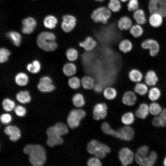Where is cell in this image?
<instances>
[{"label": "cell", "mask_w": 166, "mask_h": 166, "mask_svg": "<svg viewBox=\"0 0 166 166\" xmlns=\"http://www.w3.org/2000/svg\"><path fill=\"white\" fill-rule=\"evenodd\" d=\"M41 68L40 63L37 60L34 61L32 63H29L26 66L27 70L33 73H38L40 70Z\"/></svg>", "instance_id": "obj_37"}, {"label": "cell", "mask_w": 166, "mask_h": 166, "mask_svg": "<svg viewBox=\"0 0 166 166\" xmlns=\"http://www.w3.org/2000/svg\"><path fill=\"white\" fill-rule=\"evenodd\" d=\"M72 101L74 105L77 107L83 106L85 103L84 96L80 93H76L73 96Z\"/></svg>", "instance_id": "obj_36"}, {"label": "cell", "mask_w": 166, "mask_h": 166, "mask_svg": "<svg viewBox=\"0 0 166 166\" xmlns=\"http://www.w3.org/2000/svg\"><path fill=\"white\" fill-rule=\"evenodd\" d=\"M152 125L157 127H163L165 126V121L160 116L154 117L152 120Z\"/></svg>", "instance_id": "obj_47"}, {"label": "cell", "mask_w": 166, "mask_h": 166, "mask_svg": "<svg viewBox=\"0 0 166 166\" xmlns=\"http://www.w3.org/2000/svg\"><path fill=\"white\" fill-rule=\"evenodd\" d=\"M149 113L154 116L160 114L162 110L160 105L156 101L152 102L149 105Z\"/></svg>", "instance_id": "obj_38"}, {"label": "cell", "mask_w": 166, "mask_h": 166, "mask_svg": "<svg viewBox=\"0 0 166 166\" xmlns=\"http://www.w3.org/2000/svg\"><path fill=\"white\" fill-rule=\"evenodd\" d=\"M61 28L65 33H69L75 28L77 23L76 17L70 14H66L62 17Z\"/></svg>", "instance_id": "obj_8"}, {"label": "cell", "mask_w": 166, "mask_h": 166, "mask_svg": "<svg viewBox=\"0 0 166 166\" xmlns=\"http://www.w3.org/2000/svg\"><path fill=\"white\" fill-rule=\"evenodd\" d=\"M15 81L16 83L20 86L26 85L29 81L28 76L25 73L21 72L18 73L15 76Z\"/></svg>", "instance_id": "obj_32"}, {"label": "cell", "mask_w": 166, "mask_h": 166, "mask_svg": "<svg viewBox=\"0 0 166 166\" xmlns=\"http://www.w3.org/2000/svg\"><path fill=\"white\" fill-rule=\"evenodd\" d=\"M133 17L137 24L142 25L146 23L147 18L144 11L141 9H138L133 12Z\"/></svg>", "instance_id": "obj_26"}, {"label": "cell", "mask_w": 166, "mask_h": 166, "mask_svg": "<svg viewBox=\"0 0 166 166\" xmlns=\"http://www.w3.org/2000/svg\"><path fill=\"white\" fill-rule=\"evenodd\" d=\"M23 152L29 155L30 163L34 166H41L46 160V153L44 148L39 144H28L24 148Z\"/></svg>", "instance_id": "obj_1"}, {"label": "cell", "mask_w": 166, "mask_h": 166, "mask_svg": "<svg viewBox=\"0 0 166 166\" xmlns=\"http://www.w3.org/2000/svg\"><path fill=\"white\" fill-rule=\"evenodd\" d=\"M147 95L152 102L157 101L160 98L162 92L160 89L156 85L149 87Z\"/></svg>", "instance_id": "obj_22"}, {"label": "cell", "mask_w": 166, "mask_h": 166, "mask_svg": "<svg viewBox=\"0 0 166 166\" xmlns=\"http://www.w3.org/2000/svg\"><path fill=\"white\" fill-rule=\"evenodd\" d=\"M144 74L140 69L133 68L129 71L128 77L130 81L135 84L143 81Z\"/></svg>", "instance_id": "obj_20"}, {"label": "cell", "mask_w": 166, "mask_h": 166, "mask_svg": "<svg viewBox=\"0 0 166 166\" xmlns=\"http://www.w3.org/2000/svg\"><path fill=\"white\" fill-rule=\"evenodd\" d=\"M135 121V116L132 113L127 112L123 115L121 121L124 124L128 125L132 124Z\"/></svg>", "instance_id": "obj_35"}, {"label": "cell", "mask_w": 166, "mask_h": 166, "mask_svg": "<svg viewBox=\"0 0 166 166\" xmlns=\"http://www.w3.org/2000/svg\"><path fill=\"white\" fill-rule=\"evenodd\" d=\"M6 36L12 41L14 45L17 46L20 45L22 37L19 33L14 31H11L7 33Z\"/></svg>", "instance_id": "obj_29"}, {"label": "cell", "mask_w": 166, "mask_h": 166, "mask_svg": "<svg viewBox=\"0 0 166 166\" xmlns=\"http://www.w3.org/2000/svg\"><path fill=\"white\" fill-rule=\"evenodd\" d=\"M66 55L69 60L70 61H74L78 58V53L76 49L73 48H71L67 50Z\"/></svg>", "instance_id": "obj_40"}, {"label": "cell", "mask_w": 166, "mask_h": 166, "mask_svg": "<svg viewBox=\"0 0 166 166\" xmlns=\"http://www.w3.org/2000/svg\"><path fill=\"white\" fill-rule=\"evenodd\" d=\"M118 158L122 164L126 166L132 163L135 159V155L130 149L124 147L119 151Z\"/></svg>", "instance_id": "obj_11"}, {"label": "cell", "mask_w": 166, "mask_h": 166, "mask_svg": "<svg viewBox=\"0 0 166 166\" xmlns=\"http://www.w3.org/2000/svg\"><path fill=\"white\" fill-rule=\"evenodd\" d=\"M122 3H126L129 0H120Z\"/></svg>", "instance_id": "obj_56"}, {"label": "cell", "mask_w": 166, "mask_h": 166, "mask_svg": "<svg viewBox=\"0 0 166 166\" xmlns=\"http://www.w3.org/2000/svg\"><path fill=\"white\" fill-rule=\"evenodd\" d=\"M68 83L69 86L71 88L75 89L79 88L81 82L78 77H73L69 79Z\"/></svg>", "instance_id": "obj_44"}, {"label": "cell", "mask_w": 166, "mask_h": 166, "mask_svg": "<svg viewBox=\"0 0 166 166\" xmlns=\"http://www.w3.org/2000/svg\"><path fill=\"white\" fill-rule=\"evenodd\" d=\"M81 82L83 87L87 89L93 88L95 85L94 79L89 76L83 77L81 79Z\"/></svg>", "instance_id": "obj_34"}, {"label": "cell", "mask_w": 166, "mask_h": 166, "mask_svg": "<svg viewBox=\"0 0 166 166\" xmlns=\"http://www.w3.org/2000/svg\"><path fill=\"white\" fill-rule=\"evenodd\" d=\"M148 166L153 165L156 162L157 159V153L154 151L151 152L148 155Z\"/></svg>", "instance_id": "obj_48"}, {"label": "cell", "mask_w": 166, "mask_h": 166, "mask_svg": "<svg viewBox=\"0 0 166 166\" xmlns=\"http://www.w3.org/2000/svg\"><path fill=\"white\" fill-rule=\"evenodd\" d=\"M149 113V105L145 102L140 103L135 112L136 116L141 119H144L148 116Z\"/></svg>", "instance_id": "obj_23"}, {"label": "cell", "mask_w": 166, "mask_h": 166, "mask_svg": "<svg viewBox=\"0 0 166 166\" xmlns=\"http://www.w3.org/2000/svg\"><path fill=\"white\" fill-rule=\"evenodd\" d=\"M57 22V20L55 17L52 15L46 16L44 20V26L47 28L53 29L54 28Z\"/></svg>", "instance_id": "obj_33"}, {"label": "cell", "mask_w": 166, "mask_h": 166, "mask_svg": "<svg viewBox=\"0 0 166 166\" xmlns=\"http://www.w3.org/2000/svg\"><path fill=\"white\" fill-rule=\"evenodd\" d=\"M16 98L18 101L23 104L29 103L31 100L30 93L27 90L19 92L16 95Z\"/></svg>", "instance_id": "obj_30"}, {"label": "cell", "mask_w": 166, "mask_h": 166, "mask_svg": "<svg viewBox=\"0 0 166 166\" xmlns=\"http://www.w3.org/2000/svg\"><path fill=\"white\" fill-rule=\"evenodd\" d=\"M68 132L67 126L61 123H57L54 125L49 127L46 131L48 136L47 144L51 147L61 144L63 143V140L61 136L67 134Z\"/></svg>", "instance_id": "obj_2"}, {"label": "cell", "mask_w": 166, "mask_h": 166, "mask_svg": "<svg viewBox=\"0 0 166 166\" xmlns=\"http://www.w3.org/2000/svg\"><path fill=\"white\" fill-rule=\"evenodd\" d=\"M137 95L133 91L125 92L122 97V102L124 105L132 106L135 105L137 101Z\"/></svg>", "instance_id": "obj_17"}, {"label": "cell", "mask_w": 166, "mask_h": 166, "mask_svg": "<svg viewBox=\"0 0 166 166\" xmlns=\"http://www.w3.org/2000/svg\"><path fill=\"white\" fill-rule=\"evenodd\" d=\"M134 134V129L131 127L126 125L116 131L114 136L123 140L130 141L133 139Z\"/></svg>", "instance_id": "obj_10"}, {"label": "cell", "mask_w": 166, "mask_h": 166, "mask_svg": "<svg viewBox=\"0 0 166 166\" xmlns=\"http://www.w3.org/2000/svg\"><path fill=\"white\" fill-rule=\"evenodd\" d=\"M138 0H129L126 3V6L129 12H134L138 9Z\"/></svg>", "instance_id": "obj_43"}, {"label": "cell", "mask_w": 166, "mask_h": 166, "mask_svg": "<svg viewBox=\"0 0 166 166\" xmlns=\"http://www.w3.org/2000/svg\"><path fill=\"white\" fill-rule=\"evenodd\" d=\"M10 54L9 50L5 48L2 47L0 49V62L4 63L8 60V57Z\"/></svg>", "instance_id": "obj_45"}, {"label": "cell", "mask_w": 166, "mask_h": 166, "mask_svg": "<svg viewBox=\"0 0 166 166\" xmlns=\"http://www.w3.org/2000/svg\"><path fill=\"white\" fill-rule=\"evenodd\" d=\"M12 118L10 115L8 113H5L0 116V121L1 123L4 124H7L10 122Z\"/></svg>", "instance_id": "obj_51"}, {"label": "cell", "mask_w": 166, "mask_h": 166, "mask_svg": "<svg viewBox=\"0 0 166 166\" xmlns=\"http://www.w3.org/2000/svg\"><path fill=\"white\" fill-rule=\"evenodd\" d=\"M94 1L97 2H102L105 1V0H93Z\"/></svg>", "instance_id": "obj_57"}, {"label": "cell", "mask_w": 166, "mask_h": 166, "mask_svg": "<svg viewBox=\"0 0 166 166\" xmlns=\"http://www.w3.org/2000/svg\"><path fill=\"white\" fill-rule=\"evenodd\" d=\"M141 48L148 50L149 55L152 57H155L159 54L160 47L158 42L155 39L147 38L142 41L140 44Z\"/></svg>", "instance_id": "obj_6"}, {"label": "cell", "mask_w": 166, "mask_h": 166, "mask_svg": "<svg viewBox=\"0 0 166 166\" xmlns=\"http://www.w3.org/2000/svg\"><path fill=\"white\" fill-rule=\"evenodd\" d=\"M14 111L15 114L19 117L24 116L26 113V110L25 108L21 105H18L16 107Z\"/></svg>", "instance_id": "obj_50"}, {"label": "cell", "mask_w": 166, "mask_h": 166, "mask_svg": "<svg viewBox=\"0 0 166 166\" xmlns=\"http://www.w3.org/2000/svg\"><path fill=\"white\" fill-rule=\"evenodd\" d=\"M5 133L9 136L10 140L15 142L18 140L21 136L20 131L17 127L13 125H9L4 129Z\"/></svg>", "instance_id": "obj_18"}, {"label": "cell", "mask_w": 166, "mask_h": 166, "mask_svg": "<svg viewBox=\"0 0 166 166\" xmlns=\"http://www.w3.org/2000/svg\"><path fill=\"white\" fill-rule=\"evenodd\" d=\"M107 106L106 105L103 103L96 104L93 109V117L96 120L104 118L107 115Z\"/></svg>", "instance_id": "obj_14"}, {"label": "cell", "mask_w": 166, "mask_h": 166, "mask_svg": "<svg viewBox=\"0 0 166 166\" xmlns=\"http://www.w3.org/2000/svg\"><path fill=\"white\" fill-rule=\"evenodd\" d=\"M148 8L150 14L157 13L166 17V0H149Z\"/></svg>", "instance_id": "obj_7"}, {"label": "cell", "mask_w": 166, "mask_h": 166, "mask_svg": "<svg viewBox=\"0 0 166 166\" xmlns=\"http://www.w3.org/2000/svg\"><path fill=\"white\" fill-rule=\"evenodd\" d=\"M117 25L118 28L122 31L129 30L133 25L132 20L127 15L121 16L118 20Z\"/></svg>", "instance_id": "obj_19"}, {"label": "cell", "mask_w": 166, "mask_h": 166, "mask_svg": "<svg viewBox=\"0 0 166 166\" xmlns=\"http://www.w3.org/2000/svg\"><path fill=\"white\" fill-rule=\"evenodd\" d=\"M149 148L146 145L140 147L135 154V159L136 163L141 166H148Z\"/></svg>", "instance_id": "obj_9"}, {"label": "cell", "mask_w": 166, "mask_h": 166, "mask_svg": "<svg viewBox=\"0 0 166 166\" xmlns=\"http://www.w3.org/2000/svg\"><path fill=\"white\" fill-rule=\"evenodd\" d=\"M159 80L157 73L153 69L148 70L144 74V81L149 87L156 85Z\"/></svg>", "instance_id": "obj_13"}, {"label": "cell", "mask_w": 166, "mask_h": 166, "mask_svg": "<svg viewBox=\"0 0 166 166\" xmlns=\"http://www.w3.org/2000/svg\"><path fill=\"white\" fill-rule=\"evenodd\" d=\"M116 90L112 87L106 88L104 91L103 94L104 97L107 99L112 100L114 99L117 95Z\"/></svg>", "instance_id": "obj_39"}, {"label": "cell", "mask_w": 166, "mask_h": 166, "mask_svg": "<svg viewBox=\"0 0 166 166\" xmlns=\"http://www.w3.org/2000/svg\"><path fill=\"white\" fill-rule=\"evenodd\" d=\"M165 126H166V121H165Z\"/></svg>", "instance_id": "obj_58"}, {"label": "cell", "mask_w": 166, "mask_h": 166, "mask_svg": "<svg viewBox=\"0 0 166 166\" xmlns=\"http://www.w3.org/2000/svg\"><path fill=\"white\" fill-rule=\"evenodd\" d=\"M101 128L102 131L105 134L114 136L116 131L113 129L108 123H103Z\"/></svg>", "instance_id": "obj_46"}, {"label": "cell", "mask_w": 166, "mask_h": 166, "mask_svg": "<svg viewBox=\"0 0 166 166\" xmlns=\"http://www.w3.org/2000/svg\"><path fill=\"white\" fill-rule=\"evenodd\" d=\"M141 25L138 24L133 25L128 30L130 34L134 38H138L143 35L144 30Z\"/></svg>", "instance_id": "obj_28"}, {"label": "cell", "mask_w": 166, "mask_h": 166, "mask_svg": "<svg viewBox=\"0 0 166 166\" xmlns=\"http://www.w3.org/2000/svg\"><path fill=\"white\" fill-rule=\"evenodd\" d=\"M87 164L89 166H100L102 165V163L99 158L96 157L89 159L87 161Z\"/></svg>", "instance_id": "obj_49"}, {"label": "cell", "mask_w": 166, "mask_h": 166, "mask_svg": "<svg viewBox=\"0 0 166 166\" xmlns=\"http://www.w3.org/2000/svg\"><path fill=\"white\" fill-rule=\"evenodd\" d=\"M77 71L76 65L72 63H68L64 65L63 68V71L65 75L67 76H71L74 75Z\"/></svg>", "instance_id": "obj_31"}, {"label": "cell", "mask_w": 166, "mask_h": 166, "mask_svg": "<svg viewBox=\"0 0 166 166\" xmlns=\"http://www.w3.org/2000/svg\"><path fill=\"white\" fill-rule=\"evenodd\" d=\"M160 116L165 121H166V108L162 109L160 114Z\"/></svg>", "instance_id": "obj_54"}, {"label": "cell", "mask_w": 166, "mask_h": 166, "mask_svg": "<svg viewBox=\"0 0 166 166\" xmlns=\"http://www.w3.org/2000/svg\"><path fill=\"white\" fill-rule=\"evenodd\" d=\"M2 105L4 110L9 112L11 111L14 109L15 104L13 101L7 98L3 101Z\"/></svg>", "instance_id": "obj_41"}, {"label": "cell", "mask_w": 166, "mask_h": 166, "mask_svg": "<svg viewBox=\"0 0 166 166\" xmlns=\"http://www.w3.org/2000/svg\"><path fill=\"white\" fill-rule=\"evenodd\" d=\"M93 88L96 92L100 93L102 91L103 87L102 85L101 84L97 83L96 84H95Z\"/></svg>", "instance_id": "obj_53"}, {"label": "cell", "mask_w": 166, "mask_h": 166, "mask_svg": "<svg viewBox=\"0 0 166 166\" xmlns=\"http://www.w3.org/2000/svg\"><path fill=\"white\" fill-rule=\"evenodd\" d=\"M87 149L89 153L94 154L98 151L103 150L106 153H109L110 151V148L107 145L100 143L96 140H93L88 143Z\"/></svg>", "instance_id": "obj_12"}, {"label": "cell", "mask_w": 166, "mask_h": 166, "mask_svg": "<svg viewBox=\"0 0 166 166\" xmlns=\"http://www.w3.org/2000/svg\"><path fill=\"white\" fill-rule=\"evenodd\" d=\"M22 32L25 34H30L34 31L36 26L35 20L32 17H28L22 21Z\"/></svg>", "instance_id": "obj_16"}, {"label": "cell", "mask_w": 166, "mask_h": 166, "mask_svg": "<svg viewBox=\"0 0 166 166\" xmlns=\"http://www.w3.org/2000/svg\"><path fill=\"white\" fill-rule=\"evenodd\" d=\"M163 18L162 16L158 13L150 14L148 19L149 23L153 27H159L163 24Z\"/></svg>", "instance_id": "obj_21"}, {"label": "cell", "mask_w": 166, "mask_h": 166, "mask_svg": "<svg viewBox=\"0 0 166 166\" xmlns=\"http://www.w3.org/2000/svg\"><path fill=\"white\" fill-rule=\"evenodd\" d=\"M55 39L56 36L53 33L43 32L37 37V44L40 48L46 51H53L56 49L57 46Z\"/></svg>", "instance_id": "obj_3"}, {"label": "cell", "mask_w": 166, "mask_h": 166, "mask_svg": "<svg viewBox=\"0 0 166 166\" xmlns=\"http://www.w3.org/2000/svg\"><path fill=\"white\" fill-rule=\"evenodd\" d=\"M98 42L93 37L88 36L78 43L79 46L88 51L93 50L97 45Z\"/></svg>", "instance_id": "obj_15"}, {"label": "cell", "mask_w": 166, "mask_h": 166, "mask_svg": "<svg viewBox=\"0 0 166 166\" xmlns=\"http://www.w3.org/2000/svg\"><path fill=\"white\" fill-rule=\"evenodd\" d=\"M37 88L40 91L42 92H50L54 90L55 86L52 84H45L39 82Z\"/></svg>", "instance_id": "obj_42"}, {"label": "cell", "mask_w": 166, "mask_h": 166, "mask_svg": "<svg viewBox=\"0 0 166 166\" xmlns=\"http://www.w3.org/2000/svg\"><path fill=\"white\" fill-rule=\"evenodd\" d=\"M112 13L107 6H102L93 10L91 17L94 22L105 24L111 18Z\"/></svg>", "instance_id": "obj_4"}, {"label": "cell", "mask_w": 166, "mask_h": 166, "mask_svg": "<svg viewBox=\"0 0 166 166\" xmlns=\"http://www.w3.org/2000/svg\"><path fill=\"white\" fill-rule=\"evenodd\" d=\"M149 87L144 82L135 84L133 91L137 95L141 96L147 95Z\"/></svg>", "instance_id": "obj_24"}, {"label": "cell", "mask_w": 166, "mask_h": 166, "mask_svg": "<svg viewBox=\"0 0 166 166\" xmlns=\"http://www.w3.org/2000/svg\"><path fill=\"white\" fill-rule=\"evenodd\" d=\"M119 50L124 53H128L131 51L133 48L132 42L128 38H124L120 41L118 44Z\"/></svg>", "instance_id": "obj_25"}, {"label": "cell", "mask_w": 166, "mask_h": 166, "mask_svg": "<svg viewBox=\"0 0 166 166\" xmlns=\"http://www.w3.org/2000/svg\"><path fill=\"white\" fill-rule=\"evenodd\" d=\"M86 115L85 111L81 109H74L69 113L67 118L69 127L72 129L75 128L79 126L80 121Z\"/></svg>", "instance_id": "obj_5"}, {"label": "cell", "mask_w": 166, "mask_h": 166, "mask_svg": "<svg viewBox=\"0 0 166 166\" xmlns=\"http://www.w3.org/2000/svg\"><path fill=\"white\" fill-rule=\"evenodd\" d=\"M107 6L112 13H116L121 9L122 3L120 0H109Z\"/></svg>", "instance_id": "obj_27"}, {"label": "cell", "mask_w": 166, "mask_h": 166, "mask_svg": "<svg viewBox=\"0 0 166 166\" xmlns=\"http://www.w3.org/2000/svg\"><path fill=\"white\" fill-rule=\"evenodd\" d=\"M39 82L45 84H51L52 83V80L51 78L49 77L45 76L42 77L40 78Z\"/></svg>", "instance_id": "obj_52"}, {"label": "cell", "mask_w": 166, "mask_h": 166, "mask_svg": "<svg viewBox=\"0 0 166 166\" xmlns=\"http://www.w3.org/2000/svg\"><path fill=\"white\" fill-rule=\"evenodd\" d=\"M163 163L164 166H166V156L164 159Z\"/></svg>", "instance_id": "obj_55"}]
</instances>
